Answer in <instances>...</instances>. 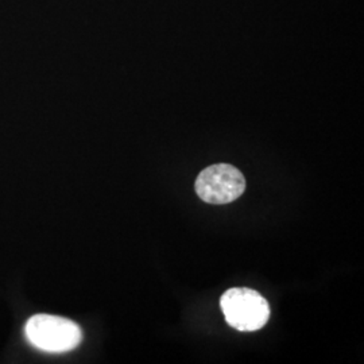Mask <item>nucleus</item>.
<instances>
[{
	"instance_id": "nucleus-3",
	"label": "nucleus",
	"mask_w": 364,
	"mask_h": 364,
	"mask_svg": "<svg viewBox=\"0 0 364 364\" xmlns=\"http://www.w3.org/2000/svg\"><path fill=\"white\" fill-rule=\"evenodd\" d=\"M245 191V176L230 164L208 166L197 176L196 180V193L208 204H230L243 195Z\"/></svg>"
},
{
	"instance_id": "nucleus-2",
	"label": "nucleus",
	"mask_w": 364,
	"mask_h": 364,
	"mask_svg": "<svg viewBox=\"0 0 364 364\" xmlns=\"http://www.w3.org/2000/svg\"><path fill=\"white\" fill-rule=\"evenodd\" d=\"M225 321L242 332L259 331L270 318V306L257 290L234 287L227 290L220 299Z\"/></svg>"
},
{
	"instance_id": "nucleus-1",
	"label": "nucleus",
	"mask_w": 364,
	"mask_h": 364,
	"mask_svg": "<svg viewBox=\"0 0 364 364\" xmlns=\"http://www.w3.org/2000/svg\"><path fill=\"white\" fill-rule=\"evenodd\" d=\"M25 335L33 347L49 353L72 351L82 340V332L75 321L53 314L30 317L25 326Z\"/></svg>"
}]
</instances>
